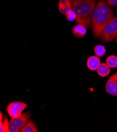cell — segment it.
<instances>
[{
	"instance_id": "9a60e30c",
	"label": "cell",
	"mask_w": 117,
	"mask_h": 132,
	"mask_svg": "<svg viewBox=\"0 0 117 132\" xmlns=\"http://www.w3.org/2000/svg\"><path fill=\"white\" fill-rule=\"evenodd\" d=\"M3 123L4 131L9 132V122H8V120L6 117H5L4 119Z\"/></svg>"
},
{
	"instance_id": "52a82bcc",
	"label": "cell",
	"mask_w": 117,
	"mask_h": 132,
	"mask_svg": "<svg viewBox=\"0 0 117 132\" xmlns=\"http://www.w3.org/2000/svg\"><path fill=\"white\" fill-rule=\"evenodd\" d=\"M100 59L97 56H92L88 58L87 61L88 68L92 71H96L100 64Z\"/></svg>"
},
{
	"instance_id": "ac0fdd59",
	"label": "cell",
	"mask_w": 117,
	"mask_h": 132,
	"mask_svg": "<svg viewBox=\"0 0 117 132\" xmlns=\"http://www.w3.org/2000/svg\"><path fill=\"white\" fill-rule=\"evenodd\" d=\"M0 131L4 132V128H3V123L2 121H0Z\"/></svg>"
},
{
	"instance_id": "4fadbf2b",
	"label": "cell",
	"mask_w": 117,
	"mask_h": 132,
	"mask_svg": "<svg viewBox=\"0 0 117 132\" xmlns=\"http://www.w3.org/2000/svg\"><path fill=\"white\" fill-rule=\"evenodd\" d=\"M58 9L60 12L62 13V14L66 15L70 11L73 10L72 4L62 6H58Z\"/></svg>"
},
{
	"instance_id": "7c38bea8",
	"label": "cell",
	"mask_w": 117,
	"mask_h": 132,
	"mask_svg": "<svg viewBox=\"0 0 117 132\" xmlns=\"http://www.w3.org/2000/svg\"><path fill=\"white\" fill-rule=\"evenodd\" d=\"M105 47L101 45H97L94 48V53L98 57H102L106 54Z\"/></svg>"
},
{
	"instance_id": "ba28073f",
	"label": "cell",
	"mask_w": 117,
	"mask_h": 132,
	"mask_svg": "<svg viewBox=\"0 0 117 132\" xmlns=\"http://www.w3.org/2000/svg\"><path fill=\"white\" fill-rule=\"evenodd\" d=\"M72 32L73 34L78 38L83 37L87 33L86 27L83 25L77 24L73 27Z\"/></svg>"
},
{
	"instance_id": "e0dca14e",
	"label": "cell",
	"mask_w": 117,
	"mask_h": 132,
	"mask_svg": "<svg viewBox=\"0 0 117 132\" xmlns=\"http://www.w3.org/2000/svg\"><path fill=\"white\" fill-rule=\"evenodd\" d=\"M107 3L109 6H117V0H108Z\"/></svg>"
},
{
	"instance_id": "9c48e42d",
	"label": "cell",
	"mask_w": 117,
	"mask_h": 132,
	"mask_svg": "<svg viewBox=\"0 0 117 132\" xmlns=\"http://www.w3.org/2000/svg\"><path fill=\"white\" fill-rule=\"evenodd\" d=\"M96 71L100 76L104 77H106L110 74V68L107 63H102L100 64Z\"/></svg>"
},
{
	"instance_id": "8fae6325",
	"label": "cell",
	"mask_w": 117,
	"mask_h": 132,
	"mask_svg": "<svg viewBox=\"0 0 117 132\" xmlns=\"http://www.w3.org/2000/svg\"><path fill=\"white\" fill-rule=\"evenodd\" d=\"M106 63L110 68H117V57L114 55L109 56L106 59Z\"/></svg>"
},
{
	"instance_id": "8992f818",
	"label": "cell",
	"mask_w": 117,
	"mask_h": 132,
	"mask_svg": "<svg viewBox=\"0 0 117 132\" xmlns=\"http://www.w3.org/2000/svg\"><path fill=\"white\" fill-rule=\"evenodd\" d=\"M107 93L113 96H117V72L111 75L106 84Z\"/></svg>"
},
{
	"instance_id": "ffe728a7",
	"label": "cell",
	"mask_w": 117,
	"mask_h": 132,
	"mask_svg": "<svg viewBox=\"0 0 117 132\" xmlns=\"http://www.w3.org/2000/svg\"><path fill=\"white\" fill-rule=\"evenodd\" d=\"M115 41H116V43H117V36H116V38H115Z\"/></svg>"
},
{
	"instance_id": "d6986e66",
	"label": "cell",
	"mask_w": 117,
	"mask_h": 132,
	"mask_svg": "<svg viewBox=\"0 0 117 132\" xmlns=\"http://www.w3.org/2000/svg\"><path fill=\"white\" fill-rule=\"evenodd\" d=\"M0 116H0V121H2L3 118V113H2V112H0Z\"/></svg>"
},
{
	"instance_id": "5bb4252c",
	"label": "cell",
	"mask_w": 117,
	"mask_h": 132,
	"mask_svg": "<svg viewBox=\"0 0 117 132\" xmlns=\"http://www.w3.org/2000/svg\"><path fill=\"white\" fill-rule=\"evenodd\" d=\"M66 19L68 21L70 22L75 21L76 20V15L73 10L70 11L67 13V14L66 15Z\"/></svg>"
},
{
	"instance_id": "7a4b0ae2",
	"label": "cell",
	"mask_w": 117,
	"mask_h": 132,
	"mask_svg": "<svg viewBox=\"0 0 117 132\" xmlns=\"http://www.w3.org/2000/svg\"><path fill=\"white\" fill-rule=\"evenodd\" d=\"M96 0H72L73 10L76 15L77 24L89 28L92 18L96 6Z\"/></svg>"
},
{
	"instance_id": "30bf717a",
	"label": "cell",
	"mask_w": 117,
	"mask_h": 132,
	"mask_svg": "<svg viewBox=\"0 0 117 132\" xmlns=\"http://www.w3.org/2000/svg\"><path fill=\"white\" fill-rule=\"evenodd\" d=\"M38 129L32 120H29L26 123L23 128L22 129L21 132H38Z\"/></svg>"
},
{
	"instance_id": "3957f363",
	"label": "cell",
	"mask_w": 117,
	"mask_h": 132,
	"mask_svg": "<svg viewBox=\"0 0 117 132\" xmlns=\"http://www.w3.org/2000/svg\"><path fill=\"white\" fill-rule=\"evenodd\" d=\"M30 117V113L26 112L19 117L12 118L9 122V132H21L22 129L29 121Z\"/></svg>"
},
{
	"instance_id": "277c9868",
	"label": "cell",
	"mask_w": 117,
	"mask_h": 132,
	"mask_svg": "<svg viewBox=\"0 0 117 132\" xmlns=\"http://www.w3.org/2000/svg\"><path fill=\"white\" fill-rule=\"evenodd\" d=\"M117 36V16L110 21L101 35V41L103 42H108Z\"/></svg>"
},
{
	"instance_id": "6da1fadb",
	"label": "cell",
	"mask_w": 117,
	"mask_h": 132,
	"mask_svg": "<svg viewBox=\"0 0 117 132\" xmlns=\"http://www.w3.org/2000/svg\"><path fill=\"white\" fill-rule=\"evenodd\" d=\"M112 9L104 0H99L92 18L93 33L96 38L101 36L110 21L113 18Z\"/></svg>"
},
{
	"instance_id": "2e32d148",
	"label": "cell",
	"mask_w": 117,
	"mask_h": 132,
	"mask_svg": "<svg viewBox=\"0 0 117 132\" xmlns=\"http://www.w3.org/2000/svg\"><path fill=\"white\" fill-rule=\"evenodd\" d=\"M71 4H72V3L69 0H59V1L58 2V6H66Z\"/></svg>"
},
{
	"instance_id": "5b68a950",
	"label": "cell",
	"mask_w": 117,
	"mask_h": 132,
	"mask_svg": "<svg viewBox=\"0 0 117 132\" xmlns=\"http://www.w3.org/2000/svg\"><path fill=\"white\" fill-rule=\"evenodd\" d=\"M28 107V104L23 102L15 101L9 103L6 107V111L12 118L20 117L23 111Z\"/></svg>"
}]
</instances>
